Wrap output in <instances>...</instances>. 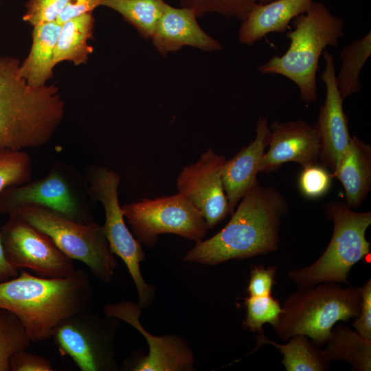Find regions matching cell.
Listing matches in <instances>:
<instances>
[{
    "mask_svg": "<svg viewBox=\"0 0 371 371\" xmlns=\"http://www.w3.org/2000/svg\"><path fill=\"white\" fill-rule=\"evenodd\" d=\"M21 319L12 312L0 307V371H10L12 357L32 344Z\"/></svg>",
    "mask_w": 371,
    "mask_h": 371,
    "instance_id": "obj_27",
    "label": "cell"
},
{
    "mask_svg": "<svg viewBox=\"0 0 371 371\" xmlns=\"http://www.w3.org/2000/svg\"><path fill=\"white\" fill-rule=\"evenodd\" d=\"M68 0H28L23 20L30 25L56 21Z\"/></svg>",
    "mask_w": 371,
    "mask_h": 371,
    "instance_id": "obj_32",
    "label": "cell"
},
{
    "mask_svg": "<svg viewBox=\"0 0 371 371\" xmlns=\"http://www.w3.org/2000/svg\"><path fill=\"white\" fill-rule=\"evenodd\" d=\"M225 157L207 149L198 161L186 166L179 174L178 192L201 212L209 229L223 220L229 208L223 187L222 169Z\"/></svg>",
    "mask_w": 371,
    "mask_h": 371,
    "instance_id": "obj_12",
    "label": "cell"
},
{
    "mask_svg": "<svg viewBox=\"0 0 371 371\" xmlns=\"http://www.w3.org/2000/svg\"><path fill=\"white\" fill-rule=\"evenodd\" d=\"M92 291L82 270L65 278L34 276L22 270L19 276L0 282V307L21 319L32 342L44 341L61 321L90 311Z\"/></svg>",
    "mask_w": 371,
    "mask_h": 371,
    "instance_id": "obj_3",
    "label": "cell"
},
{
    "mask_svg": "<svg viewBox=\"0 0 371 371\" xmlns=\"http://www.w3.org/2000/svg\"><path fill=\"white\" fill-rule=\"evenodd\" d=\"M314 1L272 0L255 5L241 23L239 42L252 45L270 33L285 32L293 19L305 12Z\"/></svg>",
    "mask_w": 371,
    "mask_h": 371,
    "instance_id": "obj_19",
    "label": "cell"
},
{
    "mask_svg": "<svg viewBox=\"0 0 371 371\" xmlns=\"http://www.w3.org/2000/svg\"><path fill=\"white\" fill-rule=\"evenodd\" d=\"M32 160L23 150L0 148V193L32 179Z\"/></svg>",
    "mask_w": 371,
    "mask_h": 371,
    "instance_id": "obj_28",
    "label": "cell"
},
{
    "mask_svg": "<svg viewBox=\"0 0 371 371\" xmlns=\"http://www.w3.org/2000/svg\"><path fill=\"white\" fill-rule=\"evenodd\" d=\"M294 29L286 37L287 50L273 56L257 67L265 75L287 78L298 87L303 102L312 103L317 98V72L321 55L327 47H337L344 36V21L321 1H314L309 8L292 21Z\"/></svg>",
    "mask_w": 371,
    "mask_h": 371,
    "instance_id": "obj_4",
    "label": "cell"
},
{
    "mask_svg": "<svg viewBox=\"0 0 371 371\" xmlns=\"http://www.w3.org/2000/svg\"><path fill=\"white\" fill-rule=\"evenodd\" d=\"M287 210L278 190L257 181L243 196L229 223L212 237L196 243L183 260L214 265L276 251L281 218Z\"/></svg>",
    "mask_w": 371,
    "mask_h": 371,
    "instance_id": "obj_1",
    "label": "cell"
},
{
    "mask_svg": "<svg viewBox=\"0 0 371 371\" xmlns=\"http://www.w3.org/2000/svg\"><path fill=\"white\" fill-rule=\"evenodd\" d=\"M10 371H52L51 361L45 357L34 355L26 350L16 352L10 362Z\"/></svg>",
    "mask_w": 371,
    "mask_h": 371,
    "instance_id": "obj_34",
    "label": "cell"
},
{
    "mask_svg": "<svg viewBox=\"0 0 371 371\" xmlns=\"http://www.w3.org/2000/svg\"><path fill=\"white\" fill-rule=\"evenodd\" d=\"M371 55V31L350 42L339 53L340 67L336 74L342 99L358 93L361 87V71Z\"/></svg>",
    "mask_w": 371,
    "mask_h": 371,
    "instance_id": "obj_25",
    "label": "cell"
},
{
    "mask_svg": "<svg viewBox=\"0 0 371 371\" xmlns=\"http://www.w3.org/2000/svg\"><path fill=\"white\" fill-rule=\"evenodd\" d=\"M324 69L322 80L326 87V96L320 105L318 118L315 127L317 131L321 151L319 161L322 166L333 172L350 142L348 118L343 109V102L339 93L333 54L325 49L323 52Z\"/></svg>",
    "mask_w": 371,
    "mask_h": 371,
    "instance_id": "obj_14",
    "label": "cell"
},
{
    "mask_svg": "<svg viewBox=\"0 0 371 371\" xmlns=\"http://www.w3.org/2000/svg\"><path fill=\"white\" fill-rule=\"evenodd\" d=\"M361 295V305L359 315L352 323L355 330L363 337L371 340V280L359 287Z\"/></svg>",
    "mask_w": 371,
    "mask_h": 371,
    "instance_id": "obj_35",
    "label": "cell"
},
{
    "mask_svg": "<svg viewBox=\"0 0 371 371\" xmlns=\"http://www.w3.org/2000/svg\"><path fill=\"white\" fill-rule=\"evenodd\" d=\"M94 23V17L90 12L62 23L54 52V65L65 60L75 65L87 63L93 50L87 41L93 37Z\"/></svg>",
    "mask_w": 371,
    "mask_h": 371,
    "instance_id": "obj_22",
    "label": "cell"
},
{
    "mask_svg": "<svg viewBox=\"0 0 371 371\" xmlns=\"http://www.w3.org/2000/svg\"><path fill=\"white\" fill-rule=\"evenodd\" d=\"M62 24L57 21L36 25L28 56L20 65V74L32 87L47 85L53 77L54 52Z\"/></svg>",
    "mask_w": 371,
    "mask_h": 371,
    "instance_id": "obj_21",
    "label": "cell"
},
{
    "mask_svg": "<svg viewBox=\"0 0 371 371\" xmlns=\"http://www.w3.org/2000/svg\"><path fill=\"white\" fill-rule=\"evenodd\" d=\"M106 315L122 319L146 338L149 346L148 355L133 363L130 370L135 371H179L193 368V356L186 342L175 336L155 337L141 325L139 317L141 307L130 302L107 304Z\"/></svg>",
    "mask_w": 371,
    "mask_h": 371,
    "instance_id": "obj_15",
    "label": "cell"
},
{
    "mask_svg": "<svg viewBox=\"0 0 371 371\" xmlns=\"http://www.w3.org/2000/svg\"><path fill=\"white\" fill-rule=\"evenodd\" d=\"M286 344H279L267 339L264 333L256 338L258 347L270 344L283 355L282 363L286 371H324L328 369L330 362L324 357L322 350L308 337L295 335Z\"/></svg>",
    "mask_w": 371,
    "mask_h": 371,
    "instance_id": "obj_24",
    "label": "cell"
},
{
    "mask_svg": "<svg viewBox=\"0 0 371 371\" xmlns=\"http://www.w3.org/2000/svg\"><path fill=\"white\" fill-rule=\"evenodd\" d=\"M269 128V148L260 161L259 172L275 171L288 161L296 162L303 168L318 164L321 144L315 126L302 120H275Z\"/></svg>",
    "mask_w": 371,
    "mask_h": 371,
    "instance_id": "obj_16",
    "label": "cell"
},
{
    "mask_svg": "<svg viewBox=\"0 0 371 371\" xmlns=\"http://www.w3.org/2000/svg\"><path fill=\"white\" fill-rule=\"evenodd\" d=\"M322 353L328 362L345 361L352 370H371V340L361 337L347 326L337 325L332 329Z\"/></svg>",
    "mask_w": 371,
    "mask_h": 371,
    "instance_id": "obj_23",
    "label": "cell"
},
{
    "mask_svg": "<svg viewBox=\"0 0 371 371\" xmlns=\"http://www.w3.org/2000/svg\"><path fill=\"white\" fill-rule=\"evenodd\" d=\"M272 0H181V7L192 9L197 16L217 13L227 18L243 21L252 8L258 3Z\"/></svg>",
    "mask_w": 371,
    "mask_h": 371,
    "instance_id": "obj_29",
    "label": "cell"
},
{
    "mask_svg": "<svg viewBox=\"0 0 371 371\" xmlns=\"http://www.w3.org/2000/svg\"><path fill=\"white\" fill-rule=\"evenodd\" d=\"M19 60L0 54V148L24 150L47 144L63 120L65 106L55 85L32 87Z\"/></svg>",
    "mask_w": 371,
    "mask_h": 371,
    "instance_id": "obj_2",
    "label": "cell"
},
{
    "mask_svg": "<svg viewBox=\"0 0 371 371\" xmlns=\"http://www.w3.org/2000/svg\"><path fill=\"white\" fill-rule=\"evenodd\" d=\"M105 0H68L67 5L57 19L63 23L65 21L86 13L92 12L94 9L102 6Z\"/></svg>",
    "mask_w": 371,
    "mask_h": 371,
    "instance_id": "obj_36",
    "label": "cell"
},
{
    "mask_svg": "<svg viewBox=\"0 0 371 371\" xmlns=\"http://www.w3.org/2000/svg\"><path fill=\"white\" fill-rule=\"evenodd\" d=\"M151 39L153 46L163 56L175 52L184 46L205 52L223 48L219 41L201 29L197 22V16L192 9L175 8L168 3Z\"/></svg>",
    "mask_w": 371,
    "mask_h": 371,
    "instance_id": "obj_17",
    "label": "cell"
},
{
    "mask_svg": "<svg viewBox=\"0 0 371 371\" xmlns=\"http://www.w3.org/2000/svg\"><path fill=\"white\" fill-rule=\"evenodd\" d=\"M342 184L346 204L357 208L371 188V147L354 135L351 137L336 168L332 173Z\"/></svg>",
    "mask_w": 371,
    "mask_h": 371,
    "instance_id": "obj_20",
    "label": "cell"
},
{
    "mask_svg": "<svg viewBox=\"0 0 371 371\" xmlns=\"http://www.w3.org/2000/svg\"><path fill=\"white\" fill-rule=\"evenodd\" d=\"M87 181L89 196L100 202L104 210L105 223L102 227L110 250L126 265L138 293V305L141 308L148 307L153 302L155 290L145 282L140 272L139 264L144 259L145 254L141 243L127 227L120 205V176L111 168L93 166L88 170Z\"/></svg>",
    "mask_w": 371,
    "mask_h": 371,
    "instance_id": "obj_8",
    "label": "cell"
},
{
    "mask_svg": "<svg viewBox=\"0 0 371 371\" xmlns=\"http://www.w3.org/2000/svg\"><path fill=\"white\" fill-rule=\"evenodd\" d=\"M246 317L243 328L253 332L263 333L262 326L269 323L274 326L278 322L282 307L271 295L264 297L249 296L245 298Z\"/></svg>",
    "mask_w": 371,
    "mask_h": 371,
    "instance_id": "obj_30",
    "label": "cell"
},
{
    "mask_svg": "<svg viewBox=\"0 0 371 371\" xmlns=\"http://www.w3.org/2000/svg\"><path fill=\"white\" fill-rule=\"evenodd\" d=\"M270 139L268 118L260 116L254 140L243 146L231 159L225 161L222 169V179L229 214L234 213L238 201L258 181L256 176L259 172V165Z\"/></svg>",
    "mask_w": 371,
    "mask_h": 371,
    "instance_id": "obj_18",
    "label": "cell"
},
{
    "mask_svg": "<svg viewBox=\"0 0 371 371\" xmlns=\"http://www.w3.org/2000/svg\"><path fill=\"white\" fill-rule=\"evenodd\" d=\"M49 209L80 223H89L63 175L57 170L35 181L6 188L0 193V214H10L23 205Z\"/></svg>",
    "mask_w": 371,
    "mask_h": 371,
    "instance_id": "obj_13",
    "label": "cell"
},
{
    "mask_svg": "<svg viewBox=\"0 0 371 371\" xmlns=\"http://www.w3.org/2000/svg\"><path fill=\"white\" fill-rule=\"evenodd\" d=\"M19 269L7 260L0 236V282L16 277Z\"/></svg>",
    "mask_w": 371,
    "mask_h": 371,
    "instance_id": "obj_37",
    "label": "cell"
},
{
    "mask_svg": "<svg viewBox=\"0 0 371 371\" xmlns=\"http://www.w3.org/2000/svg\"><path fill=\"white\" fill-rule=\"evenodd\" d=\"M117 322L114 317L81 312L61 321L52 337L61 355L69 356L80 370H114Z\"/></svg>",
    "mask_w": 371,
    "mask_h": 371,
    "instance_id": "obj_10",
    "label": "cell"
},
{
    "mask_svg": "<svg viewBox=\"0 0 371 371\" xmlns=\"http://www.w3.org/2000/svg\"><path fill=\"white\" fill-rule=\"evenodd\" d=\"M10 214L45 234L71 259L86 265L95 278L104 282L112 278L117 262L102 226L94 222L78 223L38 205H23Z\"/></svg>",
    "mask_w": 371,
    "mask_h": 371,
    "instance_id": "obj_7",
    "label": "cell"
},
{
    "mask_svg": "<svg viewBox=\"0 0 371 371\" xmlns=\"http://www.w3.org/2000/svg\"><path fill=\"white\" fill-rule=\"evenodd\" d=\"M0 236L7 260L18 269L27 268L45 278L68 277L77 271L47 236L16 215H9Z\"/></svg>",
    "mask_w": 371,
    "mask_h": 371,
    "instance_id": "obj_11",
    "label": "cell"
},
{
    "mask_svg": "<svg viewBox=\"0 0 371 371\" xmlns=\"http://www.w3.org/2000/svg\"><path fill=\"white\" fill-rule=\"evenodd\" d=\"M361 305L359 287L343 288L334 282L298 287L285 300L278 322L273 328L284 341L295 335H303L321 348L336 322L357 317Z\"/></svg>",
    "mask_w": 371,
    "mask_h": 371,
    "instance_id": "obj_5",
    "label": "cell"
},
{
    "mask_svg": "<svg viewBox=\"0 0 371 371\" xmlns=\"http://www.w3.org/2000/svg\"><path fill=\"white\" fill-rule=\"evenodd\" d=\"M276 270L275 267L264 268L255 266L252 268L247 287L249 296L264 297L271 295Z\"/></svg>",
    "mask_w": 371,
    "mask_h": 371,
    "instance_id": "obj_33",
    "label": "cell"
},
{
    "mask_svg": "<svg viewBox=\"0 0 371 371\" xmlns=\"http://www.w3.org/2000/svg\"><path fill=\"white\" fill-rule=\"evenodd\" d=\"M137 240L151 248L161 234L202 240L209 229L201 212L181 194L143 199L122 206Z\"/></svg>",
    "mask_w": 371,
    "mask_h": 371,
    "instance_id": "obj_9",
    "label": "cell"
},
{
    "mask_svg": "<svg viewBox=\"0 0 371 371\" xmlns=\"http://www.w3.org/2000/svg\"><path fill=\"white\" fill-rule=\"evenodd\" d=\"M324 209L333 223V235L317 260L288 273V278L300 288L321 282L348 283L351 268L370 254L366 232L371 224L370 212H357L337 201L328 203Z\"/></svg>",
    "mask_w": 371,
    "mask_h": 371,
    "instance_id": "obj_6",
    "label": "cell"
},
{
    "mask_svg": "<svg viewBox=\"0 0 371 371\" xmlns=\"http://www.w3.org/2000/svg\"><path fill=\"white\" fill-rule=\"evenodd\" d=\"M331 177L326 168L318 164L303 168L298 179L301 192L311 199L326 194L331 186Z\"/></svg>",
    "mask_w": 371,
    "mask_h": 371,
    "instance_id": "obj_31",
    "label": "cell"
},
{
    "mask_svg": "<svg viewBox=\"0 0 371 371\" xmlns=\"http://www.w3.org/2000/svg\"><path fill=\"white\" fill-rule=\"evenodd\" d=\"M166 5L164 0H105L102 6L119 13L143 38L150 39Z\"/></svg>",
    "mask_w": 371,
    "mask_h": 371,
    "instance_id": "obj_26",
    "label": "cell"
}]
</instances>
